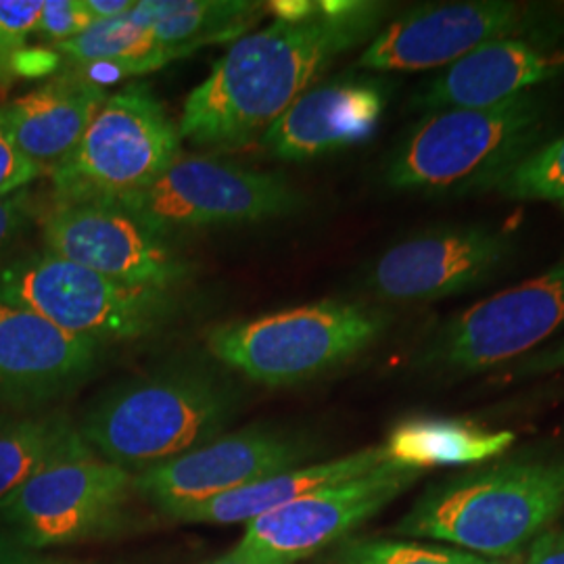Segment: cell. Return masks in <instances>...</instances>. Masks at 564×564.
I'll return each instance as SVG.
<instances>
[{"instance_id":"4dcf8cb0","label":"cell","mask_w":564,"mask_h":564,"mask_svg":"<svg viewBox=\"0 0 564 564\" xmlns=\"http://www.w3.org/2000/svg\"><path fill=\"white\" fill-rule=\"evenodd\" d=\"M556 370H564V337L545 349L523 356L517 364V368L512 370V375L514 377H540V375H550Z\"/></svg>"},{"instance_id":"cb8c5ba5","label":"cell","mask_w":564,"mask_h":564,"mask_svg":"<svg viewBox=\"0 0 564 564\" xmlns=\"http://www.w3.org/2000/svg\"><path fill=\"white\" fill-rule=\"evenodd\" d=\"M86 442L63 414L21 419L0 426V500L44 466Z\"/></svg>"},{"instance_id":"9a60e30c","label":"cell","mask_w":564,"mask_h":564,"mask_svg":"<svg viewBox=\"0 0 564 564\" xmlns=\"http://www.w3.org/2000/svg\"><path fill=\"white\" fill-rule=\"evenodd\" d=\"M307 445L276 429H245L142 470L132 489L163 514L302 466Z\"/></svg>"},{"instance_id":"4fadbf2b","label":"cell","mask_w":564,"mask_h":564,"mask_svg":"<svg viewBox=\"0 0 564 564\" xmlns=\"http://www.w3.org/2000/svg\"><path fill=\"white\" fill-rule=\"evenodd\" d=\"M514 251V237L498 228L429 230L387 249L368 270L366 284L389 302H435L496 279Z\"/></svg>"},{"instance_id":"5bb4252c","label":"cell","mask_w":564,"mask_h":564,"mask_svg":"<svg viewBox=\"0 0 564 564\" xmlns=\"http://www.w3.org/2000/svg\"><path fill=\"white\" fill-rule=\"evenodd\" d=\"M421 473L387 460L358 479L312 491L247 523L239 547L265 563H297L381 512Z\"/></svg>"},{"instance_id":"d4e9b609","label":"cell","mask_w":564,"mask_h":564,"mask_svg":"<svg viewBox=\"0 0 564 564\" xmlns=\"http://www.w3.org/2000/svg\"><path fill=\"white\" fill-rule=\"evenodd\" d=\"M496 191L517 202H564V137L529 153Z\"/></svg>"},{"instance_id":"1f68e13d","label":"cell","mask_w":564,"mask_h":564,"mask_svg":"<svg viewBox=\"0 0 564 564\" xmlns=\"http://www.w3.org/2000/svg\"><path fill=\"white\" fill-rule=\"evenodd\" d=\"M527 564H564V529L544 531L538 535Z\"/></svg>"},{"instance_id":"2e32d148","label":"cell","mask_w":564,"mask_h":564,"mask_svg":"<svg viewBox=\"0 0 564 564\" xmlns=\"http://www.w3.org/2000/svg\"><path fill=\"white\" fill-rule=\"evenodd\" d=\"M387 105L379 80H333L303 93L265 132V151L282 162H307L368 141Z\"/></svg>"},{"instance_id":"484cf974","label":"cell","mask_w":564,"mask_h":564,"mask_svg":"<svg viewBox=\"0 0 564 564\" xmlns=\"http://www.w3.org/2000/svg\"><path fill=\"white\" fill-rule=\"evenodd\" d=\"M341 564H481L484 558L449 547L391 540H349L339 550Z\"/></svg>"},{"instance_id":"836d02e7","label":"cell","mask_w":564,"mask_h":564,"mask_svg":"<svg viewBox=\"0 0 564 564\" xmlns=\"http://www.w3.org/2000/svg\"><path fill=\"white\" fill-rule=\"evenodd\" d=\"M276 20L281 21H300L307 15H312V11L316 9V2L310 0H276V2H268L265 4Z\"/></svg>"},{"instance_id":"6da1fadb","label":"cell","mask_w":564,"mask_h":564,"mask_svg":"<svg viewBox=\"0 0 564 564\" xmlns=\"http://www.w3.org/2000/svg\"><path fill=\"white\" fill-rule=\"evenodd\" d=\"M389 9L377 0H321L303 20H276L235 42L186 97L181 139L230 151L263 137L333 61L381 32Z\"/></svg>"},{"instance_id":"ba28073f","label":"cell","mask_w":564,"mask_h":564,"mask_svg":"<svg viewBox=\"0 0 564 564\" xmlns=\"http://www.w3.org/2000/svg\"><path fill=\"white\" fill-rule=\"evenodd\" d=\"M564 36L563 4L519 0L445 2L412 9L381 28L358 61L370 72L449 67L506 41Z\"/></svg>"},{"instance_id":"ffe728a7","label":"cell","mask_w":564,"mask_h":564,"mask_svg":"<svg viewBox=\"0 0 564 564\" xmlns=\"http://www.w3.org/2000/svg\"><path fill=\"white\" fill-rule=\"evenodd\" d=\"M387 460L389 458H387L384 445L366 447L337 460L284 470L199 505L182 506L167 512V517L182 523H251L263 514L291 505L312 491H318L328 485L358 479Z\"/></svg>"},{"instance_id":"8992f818","label":"cell","mask_w":564,"mask_h":564,"mask_svg":"<svg viewBox=\"0 0 564 564\" xmlns=\"http://www.w3.org/2000/svg\"><path fill=\"white\" fill-rule=\"evenodd\" d=\"M181 132L147 86L107 97L76 151L51 170L55 203H120L181 158Z\"/></svg>"},{"instance_id":"7402d4cb","label":"cell","mask_w":564,"mask_h":564,"mask_svg":"<svg viewBox=\"0 0 564 564\" xmlns=\"http://www.w3.org/2000/svg\"><path fill=\"white\" fill-rule=\"evenodd\" d=\"M57 51L80 72L111 67L120 76L147 74L186 55L182 48H165L155 41L151 23L137 11V4L121 18L90 25L80 36L59 44Z\"/></svg>"},{"instance_id":"52a82bcc","label":"cell","mask_w":564,"mask_h":564,"mask_svg":"<svg viewBox=\"0 0 564 564\" xmlns=\"http://www.w3.org/2000/svg\"><path fill=\"white\" fill-rule=\"evenodd\" d=\"M0 302L99 345L144 337L174 310L170 293L111 281L46 249L0 265Z\"/></svg>"},{"instance_id":"4316f807","label":"cell","mask_w":564,"mask_h":564,"mask_svg":"<svg viewBox=\"0 0 564 564\" xmlns=\"http://www.w3.org/2000/svg\"><path fill=\"white\" fill-rule=\"evenodd\" d=\"M44 0H0V93L13 82V63L41 20Z\"/></svg>"},{"instance_id":"3957f363","label":"cell","mask_w":564,"mask_h":564,"mask_svg":"<svg viewBox=\"0 0 564 564\" xmlns=\"http://www.w3.org/2000/svg\"><path fill=\"white\" fill-rule=\"evenodd\" d=\"M237 405L235 384L205 366L178 364L107 391L80 435L107 463L147 470L214 442Z\"/></svg>"},{"instance_id":"5b68a950","label":"cell","mask_w":564,"mask_h":564,"mask_svg":"<svg viewBox=\"0 0 564 564\" xmlns=\"http://www.w3.org/2000/svg\"><path fill=\"white\" fill-rule=\"evenodd\" d=\"M389 316L362 303L318 302L216 326L207 347L253 383L289 387L316 379L377 341Z\"/></svg>"},{"instance_id":"7a4b0ae2","label":"cell","mask_w":564,"mask_h":564,"mask_svg":"<svg viewBox=\"0 0 564 564\" xmlns=\"http://www.w3.org/2000/svg\"><path fill=\"white\" fill-rule=\"evenodd\" d=\"M564 512V447L517 454L424 491L400 535L510 556Z\"/></svg>"},{"instance_id":"d6986e66","label":"cell","mask_w":564,"mask_h":564,"mask_svg":"<svg viewBox=\"0 0 564 564\" xmlns=\"http://www.w3.org/2000/svg\"><path fill=\"white\" fill-rule=\"evenodd\" d=\"M105 101L107 95L99 82L74 72L0 107V113L21 153L51 172L76 151Z\"/></svg>"},{"instance_id":"f546056e","label":"cell","mask_w":564,"mask_h":564,"mask_svg":"<svg viewBox=\"0 0 564 564\" xmlns=\"http://www.w3.org/2000/svg\"><path fill=\"white\" fill-rule=\"evenodd\" d=\"M32 216H34V202L28 188L0 197V258L25 230Z\"/></svg>"},{"instance_id":"277c9868","label":"cell","mask_w":564,"mask_h":564,"mask_svg":"<svg viewBox=\"0 0 564 564\" xmlns=\"http://www.w3.org/2000/svg\"><path fill=\"white\" fill-rule=\"evenodd\" d=\"M547 120L544 93L524 90L485 107H449L424 113L387 163L395 191L496 188L538 149Z\"/></svg>"},{"instance_id":"f35d334b","label":"cell","mask_w":564,"mask_h":564,"mask_svg":"<svg viewBox=\"0 0 564 564\" xmlns=\"http://www.w3.org/2000/svg\"><path fill=\"white\" fill-rule=\"evenodd\" d=\"M563 205H564V202H563Z\"/></svg>"},{"instance_id":"83f0119b","label":"cell","mask_w":564,"mask_h":564,"mask_svg":"<svg viewBox=\"0 0 564 564\" xmlns=\"http://www.w3.org/2000/svg\"><path fill=\"white\" fill-rule=\"evenodd\" d=\"M95 21L84 7V0H44L36 32L44 41L59 46L86 32Z\"/></svg>"},{"instance_id":"30bf717a","label":"cell","mask_w":564,"mask_h":564,"mask_svg":"<svg viewBox=\"0 0 564 564\" xmlns=\"http://www.w3.org/2000/svg\"><path fill=\"white\" fill-rule=\"evenodd\" d=\"M116 205L170 237L181 230L276 220L300 212L303 199L279 174L181 155L151 186Z\"/></svg>"},{"instance_id":"8fae6325","label":"cell","mask_w":564,"mask_h":564,"mask_svg":"<svg viewBox=\"0 0 564 564\" xmlns=\"http://www.w3.org/2000/svg\"><path fill=\"white\" fill-rule=\"evenodd\" d=\"M564 328V256L544 274L521 282L445 321L419 364L444 375H475L521 360Z\"/></svg>"},{"instance_id":"e575fe53","label":"cell","mask_w":564,"mask_h":564,"mask_svg":"<svg viewBox=\"0 0 564 564\" xmlns=\"http://www.w3.org/2000/svg\"><path fill=\"white\" fill-rule=\"evenodd\" d=\"M0 564H74L65 563V561H55V558H44V556H36L30 550H20L13 554H2L0 556Z\"/></svg>"},{"instance_id":"d590c367","label":"cell","mask_w":564,"mask_h":564,"mask_svg":"<svg viewBox=\"0 0 564 564\" xmlns=\"http://www.w3.org/2000/svg\"><path fill=\"white\" fill-rule=\"evenodd\" d=\"M207 564H270L262 561V558H258V556H253V554H249V552H245L241 550L239 545L230 552V554H226L223 558H218V561H214V563Z\"/></svg>"},{"instance_id":"d6a6232c","label":"cell","mask_w":564,"mask_h":564,"mask_svg":"<svg viewBox=\"0 0 564 564\" xmlns=\"http://www.w3.org/2000/svg\"><path fill=\"white\" fill-rule=\"evenodd\" d=\"M134 4H137L134 0H84V7L95 23L121 18L130 13Z\"/></svg>"},{"instance_id":"9c48e42d","label":"cell","mask_w":564,"mask_h":564,"mask_svg":"<svg viewBox=\"0 0 564 564\" xmlns=\"http://www.w3.org/2000/svg\"><path fill=\"white\" fill-rule=\"evenodd\" d=\"M134 479L88 444L44 466L0 500V521L25 550L78 544L120 524Z\"/></svg>"},{"instance_id":"44dd1931","label":"cell","mask_w":564,"mask_h":564,"mask_svg":"<svg viewBox=\"0 0 564 564\" xmlns=\"http://www.w3.org/2000/svg\"><path fill=\"white\" fill-rule=\"evenodd\" d=\"M514 440L512 431H487L466 421L410 419L391 431L384 452L391 463L423 470L487 463L502 456Z\"/></svg>"},{"instance_id":"8d00e7d4","label":"cell","mask_w":564,"mask_h":564,"mask_svg":"<svg viewBox=\"0 0 564 564\" xmlns=\"http://www.w3.org/2000/svg\"><path fill=\"white\" fill-rule=\"evenodd\" d=\"M20 550H25V547H21V545L15 542V538H13L7 529L0 527V556H2V554H13V552H20Z\"/></svg>"},{"instance_id":"603a6c76","label":"cell","mask_w":564,"mask_h":564,"mask_svg":"<svg viewBox=\"0 0 564 564\" xmlns=\"http://www.w3.org/2000/svg\"><path fill=\"white\" fill-rule=\"evenodd\" d=\"M258 2L241 0H142L137 11L151 23L165 48L186 55L205 42L237 39L260 13Z\"/></svg>"},{"instance_id":"e0dca14e","label":"cell","mask_w":564,"mask_h":564,"mask_svg":"<svg viewBox=\"0 0 564 564\" xmlns=\"http://www.w3.org/2000/svg\"><path fill=\"white\" fill-rule=\"evenodd\" d=\"M99 343L0 302V393L46 402L82 383L99 360Z\"/></svg>"},{"instance_id":"7c38bea8","label":"cell","mask_w":564,"mask_h":564,"mask_svg":"<svg viewBox=\"0 0 564 564\" xmlns=\"http://www.w3.org/2000/svg\"><path fill=\"white\" fill-rule=\"evenodd\" d=\"M42 239L46 251L128 286L172 293L191 276L165 235L116 203H55Z\"/></svg>"},{"instance_id":"ac0fdd59","label":"cell","mask_w":564,"mask_h":564,"mask_svg":"<svg viewBox=\"0 0 564 564\" xmlns=\"http://www.w3.org/2000/svg\"><path fill=\"white\" fill-rule=\"evenodd\" d=\"M563 76V36L496 42L445 67L414 95L412 105L424 113L485 107Z\"/></svg>"},{"instance_id":"f1b7e54d","label":"cell","mask_w":564,"mask_h":564,"mask_svg":"<svg viewBox=\"0 0 564 564\" xmlns=\"http://www.w3.org/2000/svg\"><path fill=\"white\" fill-rule=\"evenodd\" d=\"M41 165L30 162L11 141L0 113V197L13 195L41 176Z\"/></svg>"},{"instance_id":"74e56055","label":"cell","mask_w":564,"mask_h":564,"mask_svg":"<svg viewBox=\"0 0 564 564\" xmlns=\"http://www.w3.org/2000/svg\"><path fill=\"white\" fill-rule=\"evenodd\" d=\"M481 564H494V563H485V561H484V563H481Z\"/></svg>"}]
</instances>
